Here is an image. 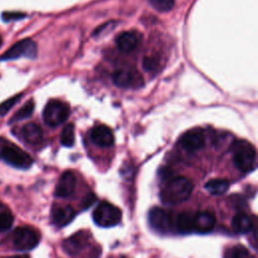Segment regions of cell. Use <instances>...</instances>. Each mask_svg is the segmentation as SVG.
I'll return each instance as SVG.
<instances>
[{
    "instance_id": "obj_11",
    "label": "cell",
    "mask_w": 258,
    "mask_h": 258,
    "mask_svg": "<svg viewBox=\"0 0 258 258\" xmlns=\"http://www.w3.org/2000/svg\"><path fill=\"white\" fill-rule=\"evenodd\" d=\"M216 225L215 215L211 212H198L192 216L194 232L199 234H207L214 230Z\"/></svg>"
},
{
    "instance_id": "obj_23",
    "label": "cell",
    "mask_w": 258,
    "mask_h": 258,
    "mask_svg": "<svg viewBox=\"0 0 258 258\" xmlns=\"http://www.w3.org/2000/svg\"><path fill=\"white\" fill-rule=\"evenodd\" d=\"M60 142L66 147H71L75 143V127L73 124H67L60 134Z\"/></svg>"
},
{
    "instance_id": "obj_18",
    "label": "cell",
    "mask_w": 258,
    "mask_h": 258,
    "mask_svg": "<svg viewBox=\"0 0 258 258\" xmlns=\"http://www.w3.org/2000/svg\"><path fill=\"white\" fill-rule=\"evenodd\" d=\"M21 136L25 142L31 145H36L41 142L43 133L37 124L30 122L21 128Z\"/></svg>"
},
{
    "instance_id": "obj_9",
    "label": "cell",
    "mask_w": 258,
    "mask_h": 258,
    "mask_svg": "<svg viewBox=\"0 0 258 258\" xmlns=\"http://www.w3.org/2000/svg\"><path fill=\"white\" fill-rule=\"evenodd\" d=\"M112 79L114 84L121 88L137 89L144 85V80L141 74L133 68H124L117 70L113 74Z\"/></svg>"
},
{
    "instance_id": "obj_12",
    "label": "cell",
    "mask_w": 258,
    "mask_h": 258,
    "mask_svg": "<svg viewBox=\"0 0 258 258\" xmlns=\"http://www.w3.org/2000/svg\"><path fill=\"white\" fill-rule=\"evenodd\" d=\"M76 216L74 209L69 205H54L51 208L50 219L54 226L64 227L70 224Z\"/></svg>"
},
{
    "instance_id": "obj_1",
    "label": "cell",
    "mask_w": 258,
    "mask_h": 258,
    "mask_svg": "<svg viewBox=\"0 0 258 258\" xmlns=\"http://www.w3.org/2000/svg\"><path fill=\"white\" fill-rule=\"evenodd\" d=\"M191 181L184 176L170 178L160 190V200L166 205H177L187 200L192 191Z\"/></svg>"
},
{
    "instance_id": "obj_26",
    "label": "cell",
    "mask_w": 258,
    "mask_h": 258,
    "mask_svg": "<svg viewBox=\"0 0 258 258\" xmlns=\"http://www.w3.org/2000/svg\"><path fill=\"white\" fill-rule=\"evenodd\" d=\"M21 96H22L21 94L15 95L12 98H10L0 104V117L6 115L9 112V110L16 104V102L21 98Z\"/></svg>"
},
{
    "instance_id": "obj_24",
    "label": "cell",
    "mask_w": 258,
    "mask_h": 258,
    "mask_svg": "<svg viewBox=\"0 0 258 258\" xmlns=\"http://www.w3.org/2000/svg\"><path fill=\"white\" fill-rule=\"evenodd\" d=\"M14 217L9 210H4L0 213V233L7 232L13 225Z\"/></svg>"
},
{
    "instance_id": "obj_19",
    "label": "cell",
    "mask_w": 258,
    "mask_h": 258,
    "mask_svg": "<svg viewBox=\"0 0 258 258\" xmlns=\"http://www.w3.org/2000/svg\"><path fill=\"white\" fill-rule=\"evenodd\" d=\"M191 213H180L174 217V230L181 234H189L194 232Z\"/></svg>"
},
{
    "instance_id": "obj_25",
    "label": "cell",
    "mask_w": 258,
    "mask_h": 258,
    "mask_svg": "<svg viewBox=\"0 0 258 258\" xmlns=\"http://www.w3.org/2000/svg\"><path fill=\"white\" fill-rule=\"evenodd\" d=\"M150 4L160 12H167L174 6V0H148Z\"/></svg>"
},
{
    "instance_id": "obj_7",
    "label": "cell",
    "mask_w": 258,
    "mask_h": 258,
    "mask_svg": "<svg viewBox=\"0 0 258 258\" xmlns=\"http://www.w3.org/2000/svg\"><path fill=\"white\" fill-rule=\"evenodd\" d=\"M150 226L157 232L165 234L174 230V219L172 215L158 207L150 210L148 214Z\"/></svg>"
},
{
    "instance_id": "obj_31",
    "label": "cell",
    "mask_w": 258,
    "mask_h": 258,
    "mask_svg": "<svg viewBox=\"0 0 258 258\" xmlns=\"http://www.w3.org/2000/svg\"><path fill=\"white\" fill-rule=\"evenodd\" d=\"M1 44H2V38H1V36H0V46H1Z\"/></svg>"
},
{
    "instance_id": "obj_20",
    "label": "cell",
    "mask_w": 258,
    "mask_h": 258,
    "mask_svg": "<svg viewBox=\"0 0 258 258\" xmlns=\"http://www.w3.org/2000/svg\"><path fill=\"white\" fill-rule=\"evenodd\" d=\"M230 183L225 178H213L210 179L206 184V189L213 196H221L228 191Z\"/></svg>"
},
{
    "instance_id": "obj_2",
    "label": "cell",
    "mask_w": 258,
    "mask_h": 258,
    "mask_svg": "<svg viewBox=\"0 0 258 258\" xmlns=\"http://www.w3.org/2000/svg\"><path fill=\"white\" fill-rule=\"evenodd\" d=\"M0 159L18 169H27L33 163L27 152L3 137H0Z\"/></svg>"
},
{
    "instance_id": "obj_15",
    "label": "cell",
    "mask_w": 258,
    "mask_h": 258,
    "mask_svg": "<svg viewBox=\"0 0 258 258\" xmlns=\"http://www.w3.org/2000/svg\"><path fill=\"white\" fill-rule=\"evenodd\" d=\"M92 141L100 147H109L114 143V135L112 130L106 125H96L90 132Z\"/></svg>"
},
{
    "instance_id": "obj_8",
    "label": "cell",
    "mask_w": 258,
    "mask_h": 258,
    "mask_svg": "<svg viewBox=\"0 0 258 258\" xmlns=\"http://www.w3.org/2000/svg\"><path fill=\"white\" fill-rule=\"evenodd\" d=\"M37 53V47L32 39L26 38L16 42L4 54L0 56V60H10L19 57L34 58Z\"/></svg>"
},
{
    "instance_id": "obj_10",
    "label": "cell",
    "mask_w": 258,
    "mask_h": 258,
    "mask_svg": "<svg viewBox=\"0 0 258 258\" xmlns=\"http://www.w3.org/2000/svg\"><path fill=\"white\" fill-rule=\"evenodd\" d=\"M91 238V233L87 231L77 232L62 241V248L69 255L77 256L90 245Z\"/></svg>"
},
{
    "instance_id": "obj_30",
    "label": "cell",
    "mask_w": 258,
    "mask_h": 258,
    "mask_svg": "<svg viewBox=\"0 0 258 258\" xmlns=\"http://www.w3.org/2000/svg\"><path fill=\"white\" fill-rule=\"evenodd\" d=\"M10 258H29V257L26 255H16V256H12Z\"/></svg>"
},
{
    "instance_id": "obj_14",
    "label": "cell",
    "mask_w": 258,
    "mask_h": 258,
    "mask_svg": "<svg viewBox=\"0 0 258 258\" xmlns=\"http://www.w3.org/2000/svg\"><path fill=\"white\" fill-rule=\"evenodd\" d=\"M76 184H77V179H76L75 174L70 170L64 171L60 175V177L56 183L54 196L56 198H61V199L72 196V194L75 190Z\"/></svg>"
},
{
    "instance_id": "obj_13",
    "label": "cell",
    "mask_w": 258,
    "mask_h": 258,
    "mask_svg": "<svg viewBox=\"0 0 258 258\" xmlns=\"http://www.w3.org/2000/svg\"><path fill=\"white\" fill-rule=\"evenodd\" d=\"M179 144L186 151H196L204 147L205 136L201 130L192 129L181 135Z\"/></svg>"
},
{
    "instance_id": "obj_3",
    "label": "cell",
    "mask_w": 258,
    "mask_h": 258,
    "mask_svg": "<svg viewBox=\"0 0 258 258\" xmlns=\"http://www.w3.org/2000/svg\"><path fill=\"white\" fill-rule=\"evenodd\" d=\"M233 161L236 167L242 172H250L256 167V150L254 146L245 141L239 140L233 144Z\"/></svg>"
},
{
    "instance_id": "obj_22",
    "label": "cell",
    "mask_w": 258,
    "mask_h": 258,
    "mask_svg": "<svg viewBox=\"0 0 258 258\" xmlns=\"http://www.w3.org/2000/svg\"><path fill=\"white\" fill-rule=\"evenodd\" d=\"M34 109V102L33 100H29L27 101L14 115L13 117L10 119L9 123H14V122H18L21 121L23 119H26L28 117H30V115L32 114Z\"/></svg>"
},
{
    "instance_id": "obj_16",
    "label": "cell",
    "mask_w": 258,
    "mask_h": 258,
    "mask_svg": "<svg viewBox=\"0 0 258 258\" xmlns=\"http://www.w3.org/2000/svg\"><path fill=\"white\" fill-rule=\"evenodd\" d=\"M139 40H140L139 33L135 30H130V31H124L120 33L117 36L116 43L119 50L123 52H131L138 46Z\"/></svg>"
},
{
    "instance_id": "obj_17",
    "label": "cell",
    "mask_w": 258,
    "mask_h": 258,
    "mask_svg": "<svg viewBox=\"0 0 258 258\" xmlns=\"http://www.w3.org/2000/svg\"><path fill=\"white\" fill-rule=\"evenodd\" d=\"M231 226L236 233L247 234L256 227V219H252L245 213H239L233 217Z\"/></svg>"
},
{
    "instance_id": "obj_4",
    "label": "cell",
    "mask_w": 258,
    "mask_h": 258,
    "mask_svg": "<svg viewBox=\"0 0 258 258\" xmlns=\"http://www.w3.org/2000/svg\"><path fill=\"white\" fill-rule=\"evenodd\" d=\"M121 210L108 202L100 203L93 212V220L100 227H114L121 222Z\"/></svg>"
},
{
    "instance_id": "obj_32",
    "label": "cell",
    "mask_w": 258,
    "mask_h": 258,
    "mask_svg": "<svg viewBox=\"0 0 258 258\" xmlns=\"http://www.w3.org/2000/svg\"><path fill=\"white\" fill-rule=\"evenodd\" d=\"M122 258H125V257H122Z\"/></svg>"
},
{
    "instance_id": "obj_5",
    "label": "cell",
    "mask_w": 258,
    "mask_h": 258,
    "mask_svg": "<svg viewBox=\"0 0 258 258\" xmlns=\"http://www.w3.org/2000/svg\"><path fill=\"white\" fill-rule=\"evenodd\" d=\"M39 240L38 232L27 226L16 228L11 235L12 245L17 251H30L38 245Z\"/></svg>"
},
{
    "instance_id": "obj_6",
    "label": "cell",
    "mask_w": 258,
    "mask_h": 258,
    "mask_svg": "<svg viewBox=\"0 0 258 258\" xmlns=\"http://www.w3.org/2000/svg\"><path fill=\"white\" fill-rule=\"evenodd\" d=\"M70 107L59 100H50L43 109V120L46 125L56 127L62 124L69 117Z\"/></svg>"
},
{
    "instance_id": "obj_28",
    "label": "cell",
    "mask_w": 258,
    "mask_h": 258,
    "mask_svg": "<svg viewBox=\"0 0 258 258\" xmlns=\"http://www.w3.org/2000/svg\"><path fill=\"white\" fill-rule=\"evenodd\" d=\"M25 17L24 13L21 12H4L2 14L3 21H11V20H17Z\"/></svg>"
},
{
    "instance_id": "obj_27",
    "label": "cell",
    "mask_w": 258,
    "mask_h": 258,
    "mask_svg": "<svg viewBox=\"0 0 258 258\" xmlns=\"http://www.w3.org/2000/svg\"><path fill=\"white\" fill-rule=\"evenodd\" d=\"M159 60L155 56H147L143 59V68L148 72H153L157 69Z\"/></svg>"
},
{
    "instance_id": "obj_21",
    "label": "cell",
    "mask_w": 258,
    "mask_h": 258,
    "mask_svg": "<svg viewBox=\"0 0 258 258\" xmlns=\"http://www.w3.org/2000/svg\"><path fill=\"white\" fill-rule=\"evenodd\" d=\"M224 258H256L245 246L235 245L225 251Z\"/></svg>"
},
{
    "instance_id": "obj_29",
    "label": "cell",
    "mask_w": 258,
    "mask_h": 258,
    "mask_svg": "<svg viewBox=\"0 0 258 258\" xmlns=\"http://www.w3.org/2000/svg\"><path fill=\"white\" fill-rule=\"evenodd\" d=\"M96 201V196L93 192H89L85 196V198L82 201V207L83 209H87L89 207H91Z\"/></svg>"
}]
</instances>
